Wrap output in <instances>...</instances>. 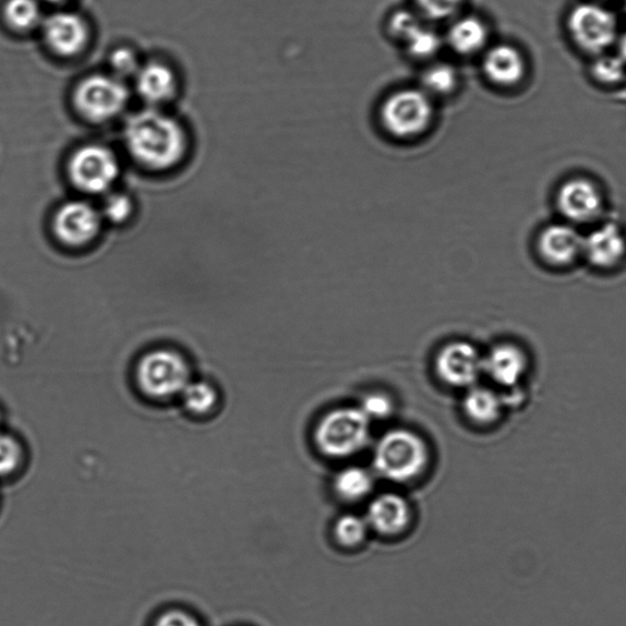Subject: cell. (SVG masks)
<instances>
[{
  "label": "cell",
  "instance_id": "obj_16",
  "mask_svg": "<svg viewBox=\"0 0 626 626\" xmlns=\"http://www.w3.org/2000/svg\"><path fill=\"white\" fill-rule=\"evenodd\" d=\"M557 206L569 223H589L600 215L604 196L592 180L574 178L559 188Z\"/></svg>",
  "mask_w": 626,
  "mask_h": 626
},
{
  "label": "cell",
  "instance_id": "obj_8",
  "mask_svg": "<svg viewBox=\"0 0 626 626\" xmlns=\"http://www.w3.org/2000/svg\"><path fill=\"white\" fill-rule=\"evenodd\" d=\"M129 91L117 77L92 75L82 80L74 93L77 110L94 123L111 120L124 110Z\"/></svg>",
  "mask_w": 626,
  "mask_h": 626
},
{
  "label": "cell",
  "instance_id": "obj_14",
  "mask_svg": "<svg viewBox=\"0 0 626 626\" xmlns=\"http://www.w3.org/2000/svg\"><path fill=\"white\" fill-rule=\"evenodd\" d=\"M102 213L85 201H70L54 215V234L64 245L81 248L98 238L102 226Z\"/></svg>",
  "mask_w": 626,
  "mask_h": 626
},
{
  "label": "cell",
  "instance_id": "obj_2",
  "mask_svg": "<svg viewBox=\"0 0 626 626\" xmlns=\"http://www.w3.org/2000/svg\"><path fill=\"white\" fill-rule=\"evenodd\" d=\"M430 450L425 440L406 428L385 432L373 453L376 474L396 485H411L426 473Z\"/></svg>",
  "mask_w": 626,
  "mask_h": 626
},
{
  "label": "cell",
  "instance_id": "obj_1",
  "mask_svg": "<svg viewBox=\"0 0 626 626\" xmlns=\"http://www.w3.org/2000/svg\"><path fill=\"white\" fill-rule=\"evenodd\" d=\"M132 156L154 171H165L183 160L188 140L182 125L163 112L148 110L132 115L124 129Z\"/></svg>",
  "mask_w": 626,
  "mask_h": 626
},
{
  "label": "cell",
  "instance_id": "obj_17",
  "mask_svg": "<svg viewBox=\"0 0 626 626\" xmlns=\"http://www.w3.org/2000/svg\"><path fill=\"white\" fill-rule=\"evenodd\" d=\"M391 32L406 43L408 52L425 59L436 54L441 48V39L435 31L425 28L420 17L413 11L400 10L391 18Z\"/></svg>",
  "mask_w": 626,
  "mask_h": 626
},
{
  "label": "cell",
  "instance_id": "obj_35",
  "mask_svg": "<svg viewBox=\"0 0 626 626\" xmlns=\"http://www.w3.org/2000/svg\"><path fill=\"white\" fill-rule=\"evenodd\" d=\"M41 2L52 4V6H67L72 2V0H41Z\"/></svg>",
  "mask_w": 626,
  "mask_h": 626
},
{
  "label": "cell",
  "instance_id": "obj_28",
  "mask_svg": "<svg viewBox=\"0 0 626 626\" xmlns=\"http://www.w3.org/2000/svg\"><path fill=\"white\" fill-rule=\"evenodd\" d=\"M465 0H415L418 13L433 21L448 20L457 16Z\"/></svg>",
  "mask_w": 626,
  "mask_h": 626
},
{
  "label": "cell",
  "instance_id": "obj_18",
  "mask_svg": "<svg viewBox=\"0 0 626 626\" xmlns=\"http://www.w3.org/2000/svg\"><path fill=\"white\" fill-rule=\"evenodd\" d=\"M463 411L474 424L491 427L501 423L509 408L499 390L476 384L467 390L463 401Z\"/></svg>",
  "mask_w": 626,
  "mask_h": 626
},
{
  "label": "cell",
  "instance_id": "obj_30",
  "mask_svg": "<svg viewBox=\"0 0 626 626\" xmlns=\"http://www.w3.org/2000/svg\"><path fill=\"white\" fill-rule=\"evenodd\" d=\"M359 407L370 421L387 420L394 412L393 401L388 395L382 393L367 394Z\"/></svg>",
  "mask_w": 626,
  "mask_h": 626
},
{
  "label": "cell",
  "instance_id": "obj_5",
  "mask_svg": "<svg viewBox=\"0 0 626 626\" xmlns=\"http://www.w3.org/2000/svg\"><path fill=\"white\" fill-rule=\"evenodd\" d=\"M433 118L431 95L424 90L394 92L381 108L385 130L398 139H413L428 129Z\"/></svg>",
  "mask_w": 626,
  "mask_h": 626
},
{
  "label": "cell",
  "instance_id": "obj_13",
  "mask_svg": "<svg viewBox=\"0 0 626 626\" xmlns=\"http://www.w3.org/2000/svg\"><path fill=\"white\" fill-rule=\"evenodd\" d=\"M583 262L600 274L620 271L626 262V236L613 222L600 224L584 235Z\"/></svg>",
  "mask_w": 626,
  "mask_h": 626
},
{
  "label": "cell",
  "instance_id": "obj_19",
  "mask_svg": "<svg viewBox=\"0 0 626 626\" xmlns=\"http://www.w3.org/2000/svg\"><path fill=\"white\" fill-rule=\"evenodd\" d=\"M486 77L498 87L511 88L517 85L526 74L525 58L512 44L492 47L484 58Z\"/></svg>",
  "mask_w": 626,
  "mask_h": 626
},
{
  "label": "cell",
  "instance_id": "obj_27",
  "mask_svg": "<svg viewBox=\"0 0 626 626\" xmlns=\"http://www.w3.org/2000/svg\"><path fill=\"white\" fill-rule=\"evenodd\" d=\"M626 63L617 55L599 54L593 65L594 78L605 85L620 82L625 77Z\"/></svg>",
  "mask_w": 626,
  "mask_h": 626
},
{
  "label": "cell",
  "instance_id": "obj_22",
  "mask_svg": "<svg viewBox=\"0 0 626 626\" xmlns=\"http://www.w3.org/2000/svg\"><path fill=\"white\" fill-rule=\"evenodd\" d=\"M371 536L364 514L344 513L336 517L331 526L333 544L344 552H357L364 548Z\"/></svg>",
  "mask_w": 626,
  "mask_h": 626
},
{
  "label": "cell",
  "instance_id": "obj_21",
  "mask_svg": "<svg viewBox=\"0 0 626 626\" xmlns=\"http://www.w3.org/2000/svg\"><path fill=\"white\" fill-rule=\"evenodd\" d=\"M332 489L334 496L342 503L349 505L367 503L375 491V476L365 467L347 466L335 474Z\"/></svg>",
  "mask_w": 626,
  "mask_h": 626
},
{
  "label": "cell",
  "instance_id": "obj_20",
  "mask_svg": "<svg viewBox=\"0 0 626 626\" xmlns=\"http://www.w3.org/2000/svg\"><path fill=\"white\" fill-rule=\"evenodd\" d=\"M137 88L141 98L152 104L170 101L176 91L173 70L162 63H149L137 74Z\"/></svg>",
  "mask_w": 626,
  "mask_h": 626
},
{
  "label": "cell",
  "instance_id": "obj_6",
  "mask_svg": "<svg viewBox=\"0 0 626 626\" xmlns=\"http://www.w3.org/2000/svg\"><path fill=\"white\" fill-rule=\"evenodd\" d=\"M534 360L528 349L514 341L493 345L484 355V376L501 392L527 391Z\"/></svg>",
  "mask_w": 626,
  "mask_h": 626
},
{
  "label": "cell",
  "instance_id": "obj_26",
  "mask_svg": "<svg viewBox=\"0 0 626 626\" xmlns=\"http://www.w3.org/2000/svg\"><path fill=\"white\" fill-rule=\"evenodd\" d=\"M424 91L431 94L445 95L456 88L457 75L453 67L436 64L426 70L423 77Z\"/></svg>",
  "mask_w": 626,
  "mask_h": 626
},
{
  "label": "cell",
  "instance_id": "obj_11",
  "mask_svg": "<svg viewBox=\"0 0 626 626\" xmlns=\"http://www.w3.org/2000/svg\"><path fill=\"white\" fill-rule=\"evenodd\" d=\"M584 235L571 223H553L542 229L536 254L542 264L555 272L574 269L583 261Z\"/></svg>",
  "mask_w": 626,
  "mask_h": 626
},
{
  "label": "cell",
  "instance_id": "obj_29",
  "mask_svg": "<svg viewBox=\"0 0 626 626\" xmlns=\"http://www.w3.org/2000/svg\"><path fill=\"white\" fill-rule=\"evenodd\" d=\"M22 462L20 443L4 432H0V478L13 475Z\"/></svg>",
  "mask_w": 626,
  "mask_h": 626
},
{
  "label": "cell",
  "instance_id": "obj_24",
  "mask_svg": "<svg viewBox=\"0 0 626 626\" xmlns=\"http://www.w3.org/2000/svg\"><path fill=\"white\" fill-rule=\"evenodd\" d=\"M41 0H4L2 18L6 26L16 32H28L42 26Z\"/></svg>",
  "mask_w": 626,
  "mask_h": 626
},
{
  "label": "cell",
  "instance_id": "obj_37",
  "mask_svg": "<svg viewBox=\"0 0 626 626\" xmlns=\"http://www.w3.org/2000/svg\"><path fill=\"white\" fill-rule=\"evenodd\" d=\"M625 6H626V0H625Z\"/></svg>",
  "mask_w": 626,
  "mask_h": 626
},
{
  "label": "cell",
  "instance_id": "obj_32",
  "mask_svg": "<svg viewBox=\"0 0 626 626\" xmlns=\"http://www.w3.org/2000/svg\"><path fill=\"white\" fill-rule=\"evenodd\" d=\"M111 67L117 78L137 77L141 68L138 55L129 50V48H119V50L112 53Z\"/></svg>",
  "mask_w": 626,
  "mask_h": 626
},
{
  "label": "cell",
  "instance_id": "obj_34",
  "mask_svg": "<svg viewBox=\"0 0 626 626\" xmlns=\"http://www.w3.org/2000/svg\"><path fill=\"white\" fill-rule=\"evenodd\" d=\"M616 43H617V47H618V55L626 63V32L623 33L622 36H618V40H617Z\"/></svg>",
  "mask_w": 626,
  "mask_h": 626
},
{
  "label": "cell",
  "instance_id": "obj_12",
  "mask_svg": "<svg viewBox=\"0 0 626 626\" xmlns=\"http://www.w3.org/2000/svg\"><path fill=\"white\" fill-rule=\"evenodd\" d=\"M437 376L453 388H472L484 376V355L460 341L444 345L435 361Z\"/></svg>",
  "mask_w": 626,
  "mask_h": 626
},
{
  "label": "cell",
  "instance_id": "obj_15",
  "mask_svg": "<svg viewBox=\"0 0 626 626\" xmlns=\"http://www.w3.org/2000/svg\"><path fill=\"white\" fill-rule=\"evenodd\" d=\"M42 29L48 47L62 57L78 55L90 39L88 22L74 11H57L43 19Z\"/></svg>",
  "mask_w": 626,
  "mask_h": 626
},
{
  "label": "cell",
  "instance_id": "obj_23",
  "mask_svg": "<svg viewBox=\"0 0 626 626\" xmlns=\"http://www.w3.org/2000/svg\"><path fill=\"white\" fill-rule=\"evenodd\" d=\"M448 41L455 52L472 55L484 50L488 41V30L483 20L464 17L453 23Z\"/></svg>",
  "mask_w": 626,
  "mask_h": 626
},
{
  "label": "cell",
  "instance_id": "obj_33",
  "mask_svg": "<svg viewBox=\"0 0 626 626\" xmlns=\"http://www.w3.org/2000/svg\"><path fill=\"white\" fill-rule=\"evenodd\" d=\"M151 626H203L191 612L182 608H168L156 616Z\"/></svg>",
  "mask_w": 626,
  "mask_h": 626
},
{
  "label": "cell",
  "instance_id": "obj_7",
  "mask_svg": "<svg viewBox=\"0 0 626 626\" xmlns=\"http://www.w3.org/2000/svg\"><path fill=\"white\" fill-rule=\"evenodd\" d=\"M568 30L575 44L589 54H604L618 40L616 16L596 3L577 4L571 11Z\"/></svg>",
  "mask_w": 626,
  "mask_h": 626
},
{
  "label": "cell",
  "instance_id": "obj_3",
  "mask_svg": "<svg viewBox=\"0 0 626 626\" xmlns=\"http://www.w3.org/2000/svg\"><path fill=\"white\" fill-rule=\"evenodd\" d=\"M313 437L323 455L331 460H346L366 448L371 421L360 407L334 408L319 421Z\"/></svg>",
  "mask_w": 626,
  "mask_h": 626
},
{
  "label": "cell",
  "instance_id": "obj_4",
  "mask_svg": "<svg viewBox=\"0 0 626 626\" xmlns=\"http://www.w3.org/2000/svg\"><path fill=\"white\" fill-rule=\"evenodd\" d=\"M140 390L153 400H168L182 394L190 381L185 359L173 351L159 349L144 355L138 365Z\"/></svg>",
  "mask_w": 626,
  "mask_h": 626
},
{
  "label": "cell",
  "instance_id": "obj_36",
  "mask_svg": "<svg viewBox=\"0 0 626 626\" xmlns=\"http://www.w3.org/2000/svg\"><path fill=\"white\" fill-rule=\"evenodd\" d=\"M0 424H2V414H0Z\"/></svg>",
  "mask_w": 626,
  "mask_h": 626
},
{
  "label": "cell",
  "instance_id": "obj_9",
  "mask_svg": "<svg viewBox=\"0 0 626 626\" xmlns=\"http://www.w3.org/2000/svg\"><path fill=\"white\" fill-rule=\"evenodd\" d=\"M69 176L79 190L99 195L110 190L120 172L117 155L101 144H87L71 155Z\"/></svg>",
  "mask_w": 626,
  "mask_h": 626
},
{
  "label": "cell",
  "instance_id": "obj_10",
  "mask_svg": "<svg viewBox=\"0 0 626 626\" xmlns=\"http://www.w3.org/2000/svg\"><path fill=\"white\" fill-rule=\"evenodd\" d=\"M364 516L371 535L383 541H400L415 527L412 503L396 492H383L372 496L367 501Z\"/></svg>",
  "mask_w": 626,
  "mask_h": 626
},
{
  "label": "cell",
  "instance_id": "obj_25",
  "mask_svg": "<svg viewBox=\"0 0 626 626\" xmlns=\"http://www.w3.org/2000/svg\"><path fill=\"white\" fill-rule=\"evenodd\" d=\"M182 395L188 411L196 415L210 413L219 400L215 390L206 382H190Z\"/></svg>",
  "mask_w": 626,
  "mask_h": 626
},
{
  "label": "cell",
  "instance_id": "obj_31",
  "mask_svg": "<svg viewBox=\"0 0 626 626\" xmlns=\"http://www.w3.org/2000/svg\"><path fill=\"white\" fill-rule=\"evenodd\" d=\"M132 211L134 204L130 198L124 194H112L104 201L102 216L112 223H124L130 219Z\"/></svg>",
  "mask_w": 626,
  "mask_h": 626
}]
</instances>
